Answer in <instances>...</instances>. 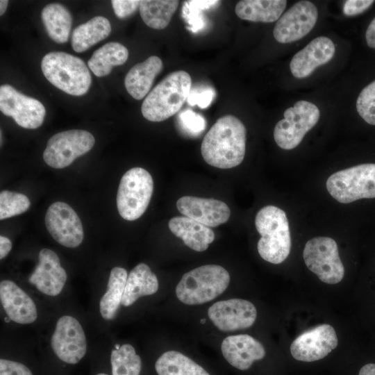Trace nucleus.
Returning a JSON list of instances; mask_svg holds the SVG:
<instances>
[{"label":"nucleus","mask_w":375,"mask_h":375,"mask_svg":"<svg viewBox=\"0 0 375 375\" xmlns=\"http://www.w3.org/2000/svg\"><path fill=\"white\" fill-rule=\"evenodd\" d=\"M30 206V201L26 195L3 190L0 193V219L3 220L24 213Z\"/></svg>","instance_id":"33"},{"label":"nucleus","mask_w":375,"mask_h":375,"mask_svg":"<svg viewBox=\"0 0 375 375\" xmlns=\"http://www.w3.org/2000/svg\"><path fill=\"white\" fill-rule=\"evenodd\" d=\"M38 258V264L31 274L29 282L44 294L58 295L66 283L67 275L58 255L45 248L40 251Z\"/></svg>","instance_id":"18"},{"label":"nucleus","mask_w":375,"mask_h":375,"mask_svg":"<svg viewBox=\"0 0 375 375\" xmlns=\"http://www.w3.org/2000/svg\"><path fill=\"white\" fill-rule=\"evenodd\" d=\"M286 6L285 0H242L236 4L235 11L242 19L271 23L281 17Z\"/></svg>","instance_id":"25"},{"label":"nucleus","mask_w":375,"mask_h":375,"mask_svg":"<svg viewBox=\"0 0 375 375\" xmlns=\"http://www.w3.org/2000/svg\"><path fill=\"white\" fill-rule=\"evenodd\" d=\"M221 350L226 360L240 370L249 369L253 362L265 356L263 345L247 334L233 335L222 341Z\"/></svg>","instance_id":"20"},{"label":"nucleus","mask_w":375,"mask_h":375,"mask_svg":"<svg viewBox=\"0 0 375 375\" xmlns=\"http://www.w3.org/2000/svg\"><path fill=\"white\" fill-rule=\"evenodd\" d=\"M255 226L261 235L257 246L260 257L272 264L283 262L291 249L289 223L285 211L274 206H266L257 212Z\"/></svg>","instance_id":"3"},{"label":"nucleus","mask_w":375,"mask_h":375,"mask_svg":"<svg viewBox=\"0 0 375 375\" xmlns=\"http://www.w3.org/2000/svg\"><path fill=\"white\" fill-rule=\"evenodd\" d=\"M365 38L367 45L371 48L375 49V17L367 28Z\"/></svg>","instance_id":"40"},{"label":"nucleus","mask_w":375,"mask_h":375,"mask_svg":"<svg viewBox=\"0 0 375 375\" xmlns=\"http://www.w3.org/2000/svg\"><path fill=\"white\" fill-rule=\"evenodd\" d=\"M119 347H120V346H119V344H115V349H119Z\"/></svg>","instance_id":"44"},{"label":"nucleus","mask_w":375,"mask_h":375,"mask_svg":"<svg viewBox=\"0 0 375 375\" xmlns=\"http://www.w3.org/2000/svg\"><path fill=\"white\" fill-rule=\"evenodd\" d=\"M326 188L342 203L375 198V164H361L335 172L327 179Z\"/></svg>","instance_id":"7"},{"label":"nucleus","mask_w":375,"mask_h":375,"mask_svg":"<svg viewBox=\"0 0 375 375\" xmlns=\"http://www.w3.org/2000/svg\"><path fill=\"white\" fill-rule=\"evenodd\" d=\"M111 3L116 16L119 19H125L138 10L140 1L112 0Z\"/></svg>","instance_id":"36"},{"label":"nucleus","mask_w":375,"mask_h":375,"mask_svg":"<svg viewBox=\"0 0 375 375\" xmlns=\"http://www.w3.org/2000/svg\"><path fill=\"white\" fill-rule=\"evenodd\" d=\"M159 284L157 276L144 263L137 265L128 275L122 305L129 306L139 298L155 294Z\"/></svg>","instance_id":"24"},{"label":"nucleus","mask_w":375,"mask_h":375,"mask_svg":"<svg viewBox=\"0 0 375 375\" xmlns=\"http://www.w3.org/2000/svg\"><path fill=\"white\" fill-rule=\"evenodd\" d=\"M0 299L10 320L22 324L34 322L38 317L33 299L15 282L4 280L0 283Z\"/></svg>","instance_id":"21"},{"label":"nucleus","mask_w":375,"mask_h":375,"mask_svg":"<svg viewBox=\"0 0 375 375\" xmlns=\"http://www.w3.org/2000/svg\"><path fill=\"white\" fill-rule=\"evenodd\" d=\"M94 143V136L87 131L69 130L60 132L48 140L43 153V159L49 166L62 169L88 153Z\"/></svg>","instance_id":"10"},{"label":"nucleus","mask_w":375,"mask_h":375,"mask_svg":"<svg viewBox=\"0 0 375 375\" xmlns=\"http://www.w3.org/2000/svg\"><path fill=\"white\" fill-rule=\"evenodd\" d=\"M168 226L175 236L196 251L206 250L215 240V233L210 227L185 216L172 217Z\"/></svg>","instance_id":"22"},{"label":"nucleus","mask_w":375,"mask_h":375,"mask_svg":"<svg viewBox=\"0 0 375 375\" xmlns=\"http://www.w3.org/2000/svg\"><path fill=\"white\" fill-rule=\"evenodd\" d=\"M179 118L183 128L191 135L199 134L206 128L204 118L190 110L181 113Z\"/></svg>","instance_id":"35"},{"label":"nucleus","mask_w":375,"mask_h":375,"mask_svg":"<svg viewBox=\"0 0 375 375\" xmlns=\"http://www.w3.org/2000/svg\"><path fill=\"white\" fill-rule=\"evenodd\" d=\"M158 375H210L201 366L177 351L162 353L155 364Z\"/></svg>","instance_id":"30"},{"label":"nucleus","mask_w":375,"mask_h":375,"mask_svg":"<svg viewBox=\"0 0 375 375\" xmlns=\"http://www.w3.org/2000/svg\"><path fill=\"white\" fill-rule=\"evenodd\" d=\"M51 345L60 360L69 364L78 363L87 351L85 335L79 322L69 315L60 317L51 336Z\"/></svg>","instance_id":"12"},{"label":"nucleus","mask_w":375,"mask_h":375,"mask_svg":"<svg viewBox=\"0 0 375 375\" xmlns=\"http://www.w3.org/2000/svg\"><path fill=\"white\" fill-rule=\"evenodd\" d=\"M0 375H33L24 365L10 360H0Z\"/></svg>","instance_id":"37"},{"label":"nucleus","mask_w":375,"mask_h":375,"mask_svg":"<svg viewBox=\"0 0 375 375\" xmlns=\"http://www.w3.org/2000/svg\"><path fill=\"white\" fill-rule=\"evenodd\" d=\"M179 4L176 0L140 1V13L143 22L153 29H163L169 24Z\"/></svg>","instance_id":"31"},{"label":"nucleus","mask_w":375,"mask_h":375,"mask_svg":"<svg viewBox=\"0 0 375 375\" xmlns=\"http://www.w3.org/2000/svg\"><path fill=\"white\" fill-rule=\"evenodd\" d=\"M110 32L109 20L103 16H96L73 31L71 40L72 49L77 53H82L106 39Z\"/></svg>","instance_id":"26"},{"label":"nucleus","mask_w":375,"mask_h":375,"mask_svg":"<svg viewBox=\"0 0 375 375\" xmlns=\"http://www.w3.org/2000/svg\"><path fill=\"white\" fill-rule=\"evenodd\" d=\"M214 94V92L210 90H206L199 93H190L187 101L191 106L197 104L201 108H206L210 105Z\"/></svg>","instance_id":"39"},{"label":"nucleus","mask_w":375,"mask_h":375,"mask_svg":"<svg viewBox=\"0 0 375 375\" xmlns=\"http://www.w3.org/2000/svg\"><path fill=\"white\" fill-rule=\"evenodd\" d=\"M41 68L52 85L70 95H83L91 85L92 78L85 63L67 53H48L42 60Z\"/></svg>","instance_id":"5"},{"label":"nucleus","mask_w":375,"mask_h":375,"mask_svg":"<svg viewBox=\"0 0 375 375\" xmlns=\"http://www.w3.org/2000/svg\"><path fill=\"white\" fill-rule=\"evenodd\" d=\"M127 277L124 268L115 267L110 271L107 291L99 302L100 313L104 319L111 320L115 317L122 303Z\"/></svg>","instance_id":"29"},{"label":"nucleus","mask_w":375,"mask_h":375,"mask_svg":"<svg viewBox=\"0 0 375 375\" xmlns=\"http://www.w3.org/2000/svg\"><path fill=\"white\" fill-rule=\"evenodd\" d=\"M163 68L162 60L152 56L144 62L135 65L124 79L128 93L135 99L140 100L149 93L155 78Z\"/></svg>","instance_id":"23"},{"label":"nucleus","mask_w":375,"mask_h":375,"mask_svg":"<svg viewBox=\"0 0 375 375\" xmlns=\"http://www.w3.org/2000/svg\"><path fill=\"white\" fill-rule=\"evenodd\" d=\"M247 130L236 117L219 118L205 135L201 145L203 160L208 165L230 169L239 165L245 155Z\"/></svg>","instance_id":"1"},{"label":"nucleus","mask_w":375,"mask_h":375,"mask_svg":"<svg viewBox=\"0 0 375 375\" xmlns=\"http://www.w3.org/2000/svg\"><path fill=\"white\" fill-rule=\"evenodd\" d=\"M208 315L220 331H234L251 327L256 319L257 311L247 300L231 299L215 303L209 308Z\"/></svg>","instance_id":"16"},{"label":"nucleus","mask_w":375,"mask_h":375,"mask_svg":"<svg viewBox=\"0 0 375 375\" xmlns=\"http://www.w3.org/2000/svg\"><path fill=\"white\" fill-rule=\"evenodd\" d=\"M317 17V9L313 3L300 1L277 20L273 31L274 37L283 44L297 41L313 28Z\"/></svg>","instance_id":"13"},{"label":"nucleus","mask_w":375,"mask_h":375,"mask_svg":"<svg viewBox=\"0 0 375 375\" xmlns=\"http://www.w3.org/2000/svg\"><path fill=\"white\" fill-rule=\"evenodd\" d=\"M284 118L277 122L274 130V138L283 149L297 147L303 137L317 123L320 112L312 103L299 101L283 113Z\"/></svg>","instance_id":"8"},{"label":"nucleus","mask_w":375,"mask_h":375,"mask_svg":"<svg viewBox=\"0 0 375 375\" xmlns=\"http://www.w3.org/2000/svg\"><path fill=\"white\" fill-rule=\"evenodd\" d=\"M12 249V242L8 238L0 236V258H5Z\"/></svg>","instance_id":"41"},{"label":"nucleus","mask_w":375,"mask_h":375,"mask_svg":"<svg viewBox=\"0 0 375 375\" xmlns=\"http://www.w3.org/2000/svg\"><path fill=\"white\" fill-rule=\"evenodd\" d=\"M374 1L372 0H348L343 6V12L347 16H354L368 9Z\"/></svg>","instance_id":"38"},{"label":"nucleus","mask_w":375,"mask_h":375,"mask_svg":"<svg viewBox=\"0 0 375 375\" xmlns=\"http://www.w3.org/2000/svg\"><path fill=\"white\" fill-rule=\"evenodd\" d=\"M230 275L218 265H206L184 274L176 287L178 300L187 305L210 301L228 286Z\"/></svg>","instance_id":"4"},{"label":"nucleus","mask_w":375,"mask_h":375,"mask_svg":"<svg viewBox=\"0 0 375 375\" xmlns=\"http://www.w3.org/2000/svg\"><path fill=\"white\" fill-rule=\"evenodd\" d=\"M97 375H108V374H103V373H100V374H97Z\"/></svg>","instance_id":"45"},{"label":"nucleus","mask_w":375,"mask_h":375,"mask_svg":"<svg viewBox=\"0 0 375 375\" xmlns=\"http://www.w3.org/2000/svg\"><path fill=\"white\" fill-rule=\"evenodd\" d=\"M176 208L184 216L208 227L226 223L231 215L227 204L215 199L184 196L176 201Z\"/></svg>","instance_id":"17"},{"label":"nucleus","mask_w":375,"mask_h":375,"mask_svg":"<svg viewBox=\"0 0 375 375\" xmlns=\"http://www.w3.org/2000/svg\"><path fill=\"white\" fill-rule=\"evenodd\" d=\"M358 375H375V364L369 363L364 365Z\"/></svg>","instance_id":"42"},{"label":"nucleus","mask_w":375,"mask_h":375,"mask_svg":"<svg viewBox=\"0 0 375 375\" xmlns=\"http://www.w3.org/2000/svg\"><path fill=\"white\" fill-rule=\"evenodd\" d=\"M153 191V181L148 171L141 167L128 170L122 177L117 194L120 216L128 221L140 218L145 212Z\"/></svg>","instance_id":"6"},{"label":"nucleus","mask_w":375,"mask_h":375,"mask_svg":"<svg viewBox=\"0 0 375 375\" xmlns=\"http://www.w3.org/2000/svg\"><path fill=\"white\" fill-rule=\"evenodd\" d=\"M41 17L46 31L52 40L60 44L68 41L72 17L65 7L57 3H49L42 9Z\"/></svg>","instance_id":"27"},{"label":"nucleus","mask_w":375,"mask_h":375,"mask_svg":"<svg viewBox=\"0 0 375 375\" xmlns=\"http://www.w3.org/2000/svg\"><path fill=\"white\" fill-rule=\"evenodd\" d=\"M308 268L324 283L336 284L344 275L336 242L328 237H317L308 240L303 253Z\"/></svg>","instance_id":"9"},{"label":"nucleus","mask_w":375,"mask_h":375,"mask_svg":"<svg viewBox=\"0 0 375 375\" xmlns=\"http://www.w3.org/2000/svg\"><path fill=\"white\" fill-rule=\"evenodd\" d=\"M192 87L190 75L174 71L165 77L144 99L141 112L151 122H162L175 115L187 100Z\"/></svg>","instance_id":"2"},{"label":"nucleus","mask_w":375,"mask_h":375,"mask_svg":"<svg viewBox=\"0 0 375 375\" xmlns=\"http://www.w3.org/2000/svg\"><path fill=\"white\" fill-rule=\"evenodd\" d=\"M333 327L324 324L299 335L292 343L290 352L299 361L312 362L326 357L338 346Z\"/></svg>","instance_id":"15"},{"label":"nucleus","mask_w":375,"mask_h":375,"mask_svg":"<svg viewBox=\"0 0 375 375\" xmlns=\"http://www.w3.org/2000/svg\"><path fill=\"white\" fill-rule=\"evenodd\" d=\"M335 51V45L328 38L313 39L292 58L290 69L292 75L297 78L310 76L317 67L329 62Z\"/></svg>","instance_id":"19"},{"label":"nucleus","mask_w":375,"mask_h":375,"mask_svg":"<svg viewBox=\"0 0 375 375\" xmlns=\"http://www.w3.org/2000/svg\"><path fill=\"white\" fill-rule=\"evenodd\" d=\"M128 51L119 42H110L97 49L88 61L93 74L98 76L108 75L115 66L122 65L127 60Z\"/></svg>","instance_id":"28"},{"label":"nucleus","mask_w":375,"mask_h":375,"mask_svg":"<svg viewBox=\"0 0 375 375\" xmlns=\"http://www.w3.org/2000/svg\"><path fill=\"white\" fill-rule=\"evenodd\" d=\"M0 110L5 115L12 117L15 122L25 128L40 127L46 115L43 104L28 97L10 85L0 87Z\"/></svg>","instance_id":"11"},{"label":"nucleus","mask_w":375,"mask_h":375,"mask_svg":"<svg viewBox=\"0 0 375 375\" xmlns=\"http://www.w3.org/2000/svg\"><path fill=\"white\" fill-rule=\"evenodd\" d=\"M45 225L53 238L61 245L75 248L83 242L84 233L81 219L67 203L57 201L48 208Z\"/></svg>","instance_id":"14"},{"label":"nucleus","mask_w":375,"mask_h":375,"mask_svg":"<svg viewBox=\"0 0 375 375\" xmlns=\"http://www.w3.org/2000/svg\"><path fill=\"white\" fill-rule=\"evenodd\" d=\"M8 4V1L7 0L0 1V15H3L5 13Z\"/></svg>","instance_id":"43"},{"label":"nucleus","mask_w":375,"mask_h":375,"mask_svg":"<svg viewBox=\"0 0 375 375\" xmlns=\"http://www.w3.org/2000/svg\"><path fill=\"white\" fill-rule=\"evenodd\" d=\"M110 362L112 375H140L142 360L134 347L129 344L120 346L111 352Z\"/></svg>","instance_id":"32"},{"label":"nucleus","mask_w":375,"mask_h":375,"mask_svg":"<svg viewBox=\"0 0 375 375\" xmlns=\"http://www.w3.org/2000/svg\"><path fill=\"white\" fill-rule=\"evenodd\" d=\"M359 115L368 124L375 125V80L365 86L356 100Z\"/></svg>","instance_id":"34"},{"label":"nucleus","mask_w":375,"mask_h":375,"mask_svg":"<svg viewBox=\"0 0 375 375\" xmlns=\"http://www.w3.org/2000/svg\"><path fill=\"white\" fill-rule=\"evenodd\" d=\"M206 319H202L201 323H205Z\"/></svg>","instance_id":"46"}]
</instances>
